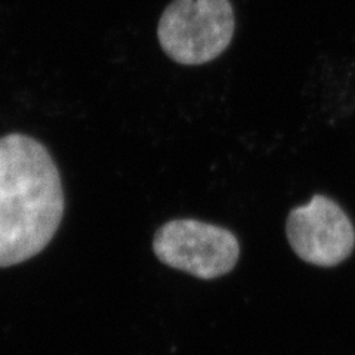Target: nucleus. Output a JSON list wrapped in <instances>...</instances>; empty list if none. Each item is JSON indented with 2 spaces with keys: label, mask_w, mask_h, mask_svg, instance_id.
<instances>
[{
  "label": "nucleus",
  "mask_w": 355,
  "mask_h": 355,
  "mask_svg": "<svg viewBox=\"0 0 355 355\" xmlns=\"http://www.w3.org/2000/svg\"><path fill=\"white\" fill-rule=\"evenodd\" d=\"M64 209L60 171L48 148L22 133L0 138V268L46 248Z\"/></svg>",
  "instance_id": "nucleus-1"
},
{
  "label": "nucleus",
  "mask_w": 355,
  "mask_h": 355,
  "mask_svg": "<svg viewBox=\"0 0 355 355\" xmlns=\"http://www.w3.org/2000/svg\"><path fill=\"white\" fill-rule=\"evenodd\" d=\"M234 30L230 0H173L160 17L157 37L175 62L202 65L225 52Z\"/></svg>",
  "instance_id": "nucleus-2"
},
{
  "label": "nucleus",
  "mask_w": 355,
  "mask_h": 355,
  "mask_svg": "<svg viewBox=\"0 0 355 355\" xmlns=\"http://www.w3.org/2000/svg\"><path fill=\"white\" fill-rule=\"evenodd\" d=\"M153 249L163 263L203 280L228 274L240 257L239 240L230 230L196 219L166 222L155 232Z\"/></svg>",
  "instance_id": "nucleus-3"
},
{
  "label": "nucleus",
  "mask_w": 355,
  "mask_h": 355,
  "mask_svg": "<svg viewBox=\"0 0 355 355\" xmlns=\"http://www.w3.org/2000/svg\"><path fill=\"white\" fill-rule=\"evenodd\" d=\"M286 234L293 252L317 266H336L347 261L355 246L349 216L335 200L315 194L306 205L291 210Z\"/></svg>",
  "instance_id": "nucleus-4"
}]
</instances>
